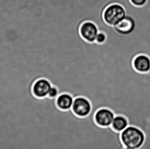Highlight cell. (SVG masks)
<instances>
[{"mask_svg": "<svg viewBox=\"0 0 150 149\" xmlns=\"http://www.w3.org/2000/svg\"><path fill=\"white\" fill-rule=\"evenodd\" d=\"M133 65L134 69L139 72H149L150 71V58L147 55L140 54L135 58Z\"/></svg>", "mask_w": 150, "mask_h": 149, "instance_id": "8", "label": "cell"}, {"mask_svg": "<svg viewBox=\"0 0 150 149\" xmlns=\"http://www.w3.org/2000/svg\"><path fill=\"white\" fill-rule=\"evenodd\" d=\"M148 0H130L131 3L137 7H142L145 5Z\"/></svg>", "mask_w": 150, "mask_h": 149, "instance_id": "13", "label": "cell"}, {"mask_svg": "<svg viewBox=\"0 0 150 149\" xmlns=\"http://www.w3.org/2000/svg\"><path fill=\"white\" fill-rule=\"evenodd\" d=\"M115 30L122 35H128L132 33L136 27V22L133 17L127 15L125 18L115 26Z\"/></svg>", "mask_w": 150, "mask_h": 149, "instance_id": "7", "label": "cell"}, {"mask_svg": "<svg viewBox=\"0 0 150 149\" xmlns=\"http://www.w3.org/2000/svg\"><path fill=\"white\" fill-rule=\"evenodd\" d=\"M74 99L69 94L63 93L57 98L56 102L59 108L62 110H67L71 109Z\"/></svg>", "mask_w": 150, "mask_h": 149, "instance_id": "9", "label": "cell"}, {"mask_svg": "<svg viewBox=\"0 0 150 149\" xmlns=\"http://www.w3.org/2000/svg\"><path fill=\"white\" fill-rule=\"evenodd\" d=\"M52 85L46 79L41 78L37 80L33 85L32 91L33 94L39 98H43L48 95Z\"/></svg>", "mask_w": 150, "mask_h": 149, "instance_id": "6", "label": "cell"}, {"mask_svg": "<svg viewBox=\"0 0 150 149\" xmlns=\"http://www.w3.org/2000/svg\"><path fill=\"white\" fill-rule=\"evenodd\" d=\"M59 92L58 88L55 86H52L51 89L48 92V96L51 99H57V97L59 96Z\"/></svg>", "mask_w": 150, "mask_h": 149, "instance_id": "11", "label": "cell"}, {"mask_svg": "<svg viewBox=\"0 0 150 149\" xmlns=\"http://www.w3.org/2000/svg\"><path fill=\"white\" fill-rule=\"evenodd\" d=\"M127 15L125 9L122 5L113 3L108 6L104 10L103 18L109 25L115 26Z\"/></svg>", "mask_w": 150, "mask_h": 149, "instance_id": "2", "label": "cell"}, {"mask_svg": "<svg viewBox=\"0 0 150 149\" xmlns=\"http://www.w3.org/2000/svg\"><path fill=\"white\" fill-rule=\"evenodd\" d=\"M111 126L115 131L121 132L128 127V121L125 116L115 115Z\"/></svg>", "mask_w": 150, "mask_h": 149, "instance_id": "10", "label": "cell"}, {"mask_svg": "<svg viewBox=\"0 0 150 149\" xmlns=\"http://www.w3.org/2000/svg\"><path fill=\"white\" fill-rule=\"evenodd\" d=\"M115 115L108 108H101L96 112L95 115V121L99 126L102 127L111 126Z\"/></svg>", "mask_w": 150, "mask_h": 149, "instance_id": "5", "label": "cell"}, {"mask_svg": "<svg viewBox=\"0 0 150 149\" xmlns=\"http://www.w3.org/2000/svg\"><path fill=\"white\" fill-rule=\"evenodd\" d=\"M71 108L75 114L78 116L86 117L91 113V104L90 101L85 97H77L74 99Z\"/></svg>", "mask_w": 150, "mask_h": 149, "instance_id": "3", "label": "cell"}, {"mask_svg": "<svg viewBox=\"0 0 150 149\" xmlns=\"http://www.w3.org/2000/svg\"><path fill=\"white\" fill-rule=\"evenodd\" d=\"M107 39V36L105 32L99 31L96 37L95 42L98 44H102L105 42Z\"/></svg>", "mask_w": 150, "mask_h": 149, "instance_id": "12", "label": "cell"}, {"mask_svg": "<svg viewBox=\"0 0 150 149\" xmlns=\"http://www.w3.org/2000/svg\"><path fill=\"white\" fill-rule=\"evenodd\" d=\"M121 139L125 149H140L145 141V136L140 129L129 126L121 132Z\"/></svg>", "mask_w": 150, "mask_h": 149, "instance_id": "1", "label": "cell"}, {"mask_svg": "<svg viewBox=\"0 0 150 149\" xmlns=\"http://www.w3.org/2000/svg\"><path fill=\"white\" fill-rule=\"evenodd\" d=\"M79 32L84 39L92 43L95 42L96 37L99 31L98 26L94 22L87 21L81 24Z\"/></svg>", "mask_w": 150, "mask_h": 149, "instance_id": "4", "label": "cell"}]
</instances>
